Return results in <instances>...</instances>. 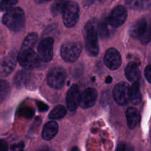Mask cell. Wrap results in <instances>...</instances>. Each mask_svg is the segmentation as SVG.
<instances>
[{"label": "cell", "mask_w": 151, "mask_h": 151, "mask_svg": "<svg viewBox=\"0 0 151 151\" xmlns=\"http://www.w3.org/2000/svg\"><path fill=\"white\" fill-rule=\"evenodd\" d=\"M66 110L64 106H58L50 114V118L52 119H60L64 117Z\"/></svg>", "instance_id": "23"}, {"label": "cell", "mask_w": 151, "mask_h": 151, "mask_svg": "<svg viewBox=\"0 0 151 151\" xmlns=\"http://www.w3.org/2000/svg\"><path fill=\"white\" fill-rule=\"evenodd\" d=\"M81 92L78 85H73L67 93L66 103L67 107L71 111H74L77 109L81 103Z\"/></svg>", "instance_id": "13"}, {"label": "cell", "mask_w": 151, "mask_h": 151, "mask_svg": "<svg viewBox=\"0 0 151 151\" xmlns=\"http://www.w3.org/2000/svg\"><path fill=\"white\" fill-rule=\"evenodd\" d=\"M17 53L15 52H10L8 55L4 57L0 62V75L3 77L8 76L13 72L16 66Z\"/></svg>", "instance_id": "10"}, {"label": "cell", "mask_w": 151, "mask_h": 151, "mask_svg": "<svg viewBox=\"0 0 151 151\" xmlns=\"http://www.w3.org/2000/svg\"><path fill=\"white\" fill-rule=\"evenodd\" d=\"M66 79V70L60 66H57L52 69L47 75V83L50 87L55 89L61 88L64 85Z\"/></svg>", "instance_id": "7"}, {"label": "cell", "mask_w": 151, "mask_h": 151, "mask_svg": "<svg viewBox=\"0 0 151 151\" xmlns=\"http://www.w3.org/2000/svg\"><path fill=\"white\" fill-rule=\"evenodd\" d=\"M62 13L65 26L67 27H74L77 24L80 17V8L78 3L68 0Z\"/></svg>", "instance_id": "6"}, {"label": "cell", "mask_w": 151, "mask_h": 151, "mask_svg": "<svg viewBox=\"0 0 151 151\" xmlns=\"http://www.w3.org/2000/svg\"><path fill=\"white\" fill-rule=\"evenodd\" d=\"M38 105V109H39V111H47V109H48V106H46L44 103H39Z\"/></svg>", "instance_id": "30"}, {"label": "cell", "mask_w": 151, "mask_h": 151, "mask_svg": "<svg viewBox=\"0 0 151 151\" xmlns=\"http://www.w3.org/2000/svg\"><path fill=\"white\" fill-rule=\"evenodd\" d=\"M23 147H24V144L23 143H20V144H18L17 145L12 147V150H22V149H23Z\"/></svg>", "instance_id": "32"}, {"label": "cell", "mask_w": 151, "mask_h": 151, "mask_svg": "<svg viewBox=\"0 0 151 151\" xmlns=\"http://www.w3.org/2000/svg\"><path fill=\"white\" fill-rule=\"evenodd\" d=\"M145 78L147 81L151 83V65H149L146 67L145 70Z\"/></svg>", "instance_id": "27"}, {"label": "cell", "mask_w": 151, "mask_h": 151, "mask_svg": "<svg viewBox=\"0 0 151 151\" xmlns=\"http://www.w3.org/2000/svg\"><path fill=\"white\" fill-rule=\"evenodd\" d=\"M10 91V87L8 83L0 80V103L4 101Z\"/></svg>", "instance_id": "25"}, {"label": "cell", "mask_w": 151, "mask_h": 151, "mask_svg": "<svg viewBox=\"0 0 151 151\" xmlns=\"http://www.w3.org/2000/svg\"><path fill=\"white\" fill-rule=\"evenodd\" d=\"M114 98L120 106H125L130 101L131 86L127 83L122 82L115 86L113 92Z\"/></svg>", "instance_id": "9"}, {"label": "cell", "mask_w": 151, "mask_h": 151, "mask_svg": "<svg viewBox=\"0 0 151 151\" xmlns=\"http://www.w3.org/2000/svg\"><path fill=\"white\" fill-rule=\"evenodd\" d=\"M97 98V92L94 88H88L81 94L80 105L83 109H88L94 106Z\"/></svg>", "instance_id": "14"}, {"label": "cell", "mask_w": 151, "mask_h": 151, "mask_svg": "<svg viewBox=\"0 0 151 151\" xmlns=\"http://www.w3.org/2000/svg\"><path fill=\"white\" fill-rule=\"evenodd\" d=\"M130 101L134 105H138L142 101V94L140 92L139 83L138 81H135L131 87V96Z\"/></svg>", "instance_id": "21"}, {"label": "cell", "mask_w": 151, "mask_h": 151, "mask_svg": "<svg viewBox=\"0 0 151 151\" xmlns=\"http://www.w3.org/2000/svg\"><path fill=\"white\" fill-rule=\"evenodd\" d=\"M18 0H0V10L4 11L11 9L16 5Z\"/></svg>", "instance_id": "26"}, {"label": "cell", "mask_w": 151, "mask_h": 151, "mask_svg": "<svg viewBox=\"0 0 151 151\" xmlns=\"http://www.w3.org/2000/svg\"><path fill=\"white\" fill-rule=\"evenodd\" d=\"M105 1V0H85V1H84V3H85V4L86 5V4H93V3L94 2H97V1Z\"/></svg>", "instance_id": "31"}, {"label": "cell", "mask_w": 151, "mask_h": 151, "mask_svg": "<svg viewBox=\"0 0 151 151\" xmlns=\"http://www.w3.org/2000/svg\"><path fill=\"white\" fill-rule=\"evenodd\" d=\"M115 28L109 23L108 18H103L98 23V33L101 38H109L114 35Z\"/></svg>", "instance_id": "15"}, {"label": "cell", "mask_w": 151, "mask_h": 151, "mask_svg": "<svg viewBox=\"0 0 151 151\" xmlns=\"http://www.w3.org/2000/svg\"><path fill=\"white\" fill-rule=\"evenodd\" d=\"M98 21L92 19L88 22L84 28L86 50L88 54L96 57L99 54Z\"/></svg>", "instance_id": "1"}, {"label": "cell", "mask_w": 151, "mask_h": 151, "mask_svg": "<svg viewBox=\"0 0 151 151\" xmlns=\"http://www.w3.org/2000/svg\"><path fill=\"white\" fill-rule=\"evenodd\" d=\"M53 44L54 39L51 37H47L40 41L38 47V53L41 61L47 63L52 60L53 55Z\"/></svg>", "instance_id": "8"}, {"label": "cell", "mask_w": 151, "mask_h": 151, "mask_svg": "<svg viewBox=\"0 0 151 151\" xmlns=\"http://www.w3.org/2000/svg\"><path fill=\"white\" fill-rule=\"evenodd\" d=\"M82 52V45L77 41H68L64 43L60 48V55L63 60L72 63L78 60Z\"/></svg>", "instance_id": "5"}, {"label": "cell", "mask_w": 151, "mask_h": 151, "mask_svg": "<svg viewBox=\"0 0 151 151\" xmlns=\"http://www.w3.org/2000/svg\"><path fill=\"white\" fill-rule=\"evenodd\" d=\"M68 0H55L51 7V12L54 16L62 13Z\"/></svg>", "instance_id": "24"}, {"label": "cell", "mask_w": 151, "mask_h": 151, "mask_svg": "<svg viewBox=\"0 0 151 151\" xmlns=\"http://www.w3.org/2000/svg\"><path fill=\"white\" fill-rule=\"evenodd\" d=\"M131 37L139 39L142 44H147L151 40V27L145 19L137 21L129 30Z\"/></svg>", "instance_id": "3"}, {"label": "cell", "mask_w": 151, "mask_h": 151, "mask_svg": "<svg viewBox=\"0 0 151 151\" xmlns=\"http://www.w3.org/2000/svg\"><path fill=\"white\" fill-rule=\"evenodd\" d=\"M126 118L128 125L131 129H134L140 121V114L138 110L134 108H129L126 111Z\"/></svg>", "instance_id": "19"}, {"label": "cell", "mask_w": 151, "mask_h": 151, "mask_svg": "<svg viewBox=\"0 0 151 151\" xmlns=\"http://www.w3.org/2000/svg\"><path fill=\"white\" fill-rule=\"evenodd\" d=\"M8 149L7 143L4 140H0V150H7Z\"/></svg>", "instance_id": "28"}, {"label": "cell", "mask_w": 151, "mask_h": 151, "mask_svg": "<svg viewBox=\"0 0 151 151\" xmlns=\"http://www.w3.org/2000/svg\"><path fill=\"white\" fill-rule=\"evenodd\" d=\"M129 8L134 10H145L151 6V0H126Z\"/></svg>", "instance_id": "20"}, {"label": "cell", "mask_w": 151, "mask_h": 151, "mask_svg": "<svg viewBox=\"0 0 151 151\" xmlns=\"http://www.w3.org/2000/svg\"><path fill=\"white\" fill-rule=\"evenodd\" d=\"M128 16V13L123 6H117L111 13L108 19L109 22L114 28L119 27L125 22Z\"/></svg>", "instance_id": "11"}, {"label": "cell", "mask_w": 151, "mask_h": 151, "mask_svg": "<svg viewBox=\"0 0 151 151\" xmlns=\"http://www.w3.org/2000/svg\"><path fill=\"white\" fill-rule=\"evenodd\" d=\"M132 149L133 148H129V147H128V145L125 144L119 145L117 147L118 150H132Z\"/></svg>", "instance_id": "29"}, {"label": "cell", "mask_w": 151, "mask_h": 151, "mask_svg": "<svg viewBox=\"0 0 151 151\" xmlns=\"http://www.w3.org/2000/svg\"><path fill=\"white\" fill-rule=\"evenodd\" d=\"M104 62L106 66L111 70L117 69L122 63L120 54L114 48H111L106 51L104 56Z\"/></svg>", "instance_id": "12"}, {"label": "cell", "mask_w": 151, "mask_h": 151, "mask_svg": "<svg viewBox=\"0 0 151 151\" xmlns=\"http://www.w3.org/2000/svg\"><path fill=\"white\" fill-rule=\"evenodd\" d=\"M38 39V37L36 33L32 32V33L29 34L25 38V39L24 40L22 48H33L35 44H36Z\"/></svg>", "instance_id": "22"}, {"label": "cell", "mask_w": 151, "mask_h": 151, "mask_svg": "<svg viewBox=\"0 0 151 151\" xmlns=\"http://www.w3.org/2000/svg\"><path fill=\"white\" fill-rule=\"evenodd\" d=\"M125 76L131 82L138 81L140 77V71L137 63L131 62L125 68Z\"/></svg>", "instance_id": "18"}, {"label": "cell", "mask_w": 151, "mask_h": 151, "mask_svg": "<svg viewBox=\"0 0 151 151\" xmlns=\"http://www.w3.org/2000/svg\"><path fill=\"white\" fill-rule=\"evenodd\" d=\"M111 80L112 78H111V77H108V78H106V83H110L111 82Z\"/></svg>", "instance_id": "33"}, {"label": "cell", "mask_w": 151, "mask_h": 151, "mask_svg": "<svg viewBox=\"0 0 151 151\" xmlns=\"http://www.w3.org/2000/svg\"><path fill=\"white\" fill-rule=\"evenodd\" d=\"M3 24L11 30L17 32L21 30L25 24V14L20 7L10 9L4 15Z\"/></svg>", "instance_id": "2"}, {"label": "cell", "mask_w": 151, "mask_h": 151, "mask_svg": "<svg viewBox=\"0 0 151 151\" xmlns=\"http://www.w3.org/2000/svg\"><path fill=\"white\" fill-rule=\"evenodd\" d=\"M32 74L28 71H19L13 79V83L18 88H22L23 87L27 86L31 81Z\"/></svg>", "instance_id": "16"}, {"label": "cell", "mask_w": 151, "mask_h": 151, "mask_svg": "<svg viewBox=\"0 0 151 151\" xmlns=\"http://www.w3.org/2000/svg\"><path fill=\"white\" fill-rule=\"evenodd\" d=\"M58 131V125L54 121L49 122L44 125L42 131V137L45 140H51L54 138Z\"/></svg>", "instance_id": "17"}, {"label": "cell", "mask_w": 151, "mask_h": 151, "mask_svg": "<svg viewBox=\"0 0 151 151\" xmlns=\"http://www.w3.org/2000/svg\"><path fill=\"white\" fill-rule=\"evenodd\" d=\"M17 60L19 64L27 70L38 67L41 60L38 55L32 50V48H22L17 55Z\"/></svg>", "instance_id": "4"}]
</instances>
